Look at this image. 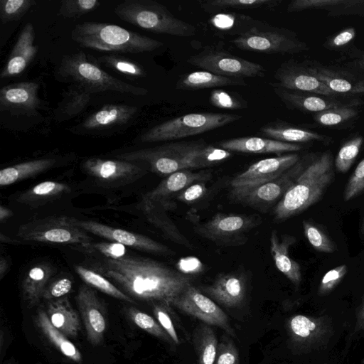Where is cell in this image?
<instances>
[{
    "mask_svg": "<svg viewBox=\"0 0 364 364\" xmlns=\"http://www.w3.org/2000/svg\"><path fill=\"white\" fill-rule=\"evenodd\" d=\"M71 38L82 47L124 53L151 52L163 46L156 39L117 25L90 21L77 24Z\"/></svg>",
    "mask_w": 364,
    "mask_h": 364,
    "instance_id": "4",
    "label": "cell"
},
{
    "mask_svg": "<svg viewBox=\"0 0 364 364\" xmlns=\"http://www.w3.org/2000/svg\"><path fill=\"white\" fill-rule=\"evenodd\" d=\"M89 342L100 344L104 338L107 322L102 304L96 292L87 286L80 287L76 296Z\"/></svg>",
    "mask_w": 364,
    "mask_h": 364,
    "instance_id": "22",
    "label": "cell"
},
{
    "mask_svg": "<svg viewBox=\"0 0 364 364\" xmlns=\"http://www.w3.org/2000/svg\"><path fill=\"white\" fill-rule=\"evenodd\" d=\"M55 163L54 159H40L2 168L0 171V186H9L40 174L53 167Z\"/></svg>",
    "mask_w": 364,
    "mask_h": 364,
    "instance_id": "37",
    "label": "cell"
},
{
    "mask_svg": "<svg viewBox=\"0 0 364 364\" xmlns=\"http://www.w3.org/2000/svg\"><path fill=\"white\" fill-rule=\"evenodd\" d=\"M142 210L149 222L166 238L189 250H194L193 243L181 232L164 207L155 203L142 202Z\"/></svg>",
    "mask_w": 364,
    "mask_h": 364,
    "instance_id": "32",
    "label": "cell"
},
{
    "mask_svg": "<svg viewBox=\"0 0 364 364\" xmlns=\"http://www.w3.org/2000/svg\"><path fill=\"white\" fill-rule=\"evenodd\" d=\"M355 34V28H345L329 37L324 43L323 46L329 50H340L349 45L354 40Z\"/></svg>",
    "mask_w": 364,
    "mask_h": 364,
    "instance_id": "57",
    "label": "cell"
},
{
    "mask_svg": "<svg viewBox=\"0 0 364 364\" xmlns=\"http://www.w3.org/2000/svg\"><path fill=\"white\" fill-rule=\"evenodd\" d=\"M360 232H361L362 235L364 236V218H363V223L361 225Z\"/></svg>",
    "mask_w": 364,
    "mask_h": 364,
    "instance_id": "63",
    "label": "cell"
},
{
    "mask_svg": "<svg viewBox=\"0 0 364 364\" xmlns=\"http://www.w3.org/2000/svg\"><path fill=\"white\" fill-rule=\"evenodd\" d=\"M210 104L220 109H242L247 107V102L240 95L222 89H214L210 95Z\"/></svg>",
    "mask_w": 364,
    "mask_h": 364,
    "instance_id": "49",
    "label": "cell"
},
{
    "mask_svg": "<svg viewBox=\"0 0 364 364\" xmlns=\"http://www.w3.org/2000/svg\"><path fill=\"white\" fill-rule=\"evenodd\" d=\"M223 86H247L244 79L224 77L206 70L194 71L180 77L176 88L181 90H198Z\"/></svg>",
    "mask_w": 364,
    "mask_h": 364,
    "instance_id": "33",
    "label": "cell"
},
{
    "mask_svg": "<svg viewBox=\"0 0 364 364\" xmlns=\"http://www.w3.org/2000/svg\"><path fill=\"white\" fill-rule=\"evenodd\" d=\"M97 0H62L58 15L65 18H79L99 7Z\"/></svg>",
    "mask_w": 364,
    "mask_h": 364,
    "instance_id": "50",
    "label": "cell"
},
{
    "mask_svg": "<svg viewBox=\"0 0 364 364\" xmlns=\"http://www.w3.org/2000/svg\"><path fill=\"white\" fill-rule=\"evenodd\" d=\"M70 191L71 187L66 183L46 181L21 193L18 196L16 200L26 205L36 208L55 200Z\"/></svg>",
    "mask_w": 364,
    "mask_h": 364,
    "instance_id": "34",
    "label": "cell"
},
{
    "mask_svg": "<svg viewBox=\"0 0 364 364\" xmlns=\"http://www.w3.org/2000/svg\"><path fill=\"white\" fill-rule=\"evenodd\" d=\"M270 85L273 92L289 109L316 114L341 106H360L363 102L357 97L326 96L311 92L290 90Z\"/></svg>",
    "mask_w": 364,
    "mask_h": 364,
    "instance_id": "17",
    "label": "cell"
},
{
    "mask_svg": "<svg viewBox=\"0 0 364 364\" xmlns=\"http://www.w3.org/2000/svg\"><path fill=\"white\" fill-rule=\"evenodd\" d=\"M34 42L35 29L31 23H28L21 30L0 73L1 79L16 76L27 68L38 51Z\"/></svg>",
    "mask_w": 364,
    "mask_h": 364,
    "instance_id": "25",
    "label": "cell"
},
{
    "mask_svg": "<svg viewBox=\"0 0 364 364\" xmlns=\"http://www.w3.org/2000/svg\"><path fill=\"white\" fill-rule=\"evenodd\" d=\"M296 238L289 235H282L279 238L276 230L270 235V252L275 266L294 285L299 286L301 282V267L291 259L289 250L296 242Z\"/></svg>",
    "mask_w": 364,
    "mask_h": 364,
    "instance_id": "27",
    "label": "cell"
},
{
    "mask_svg": "<svg viewBox=\"0 0 364 364\" xmlns=\"http://www.w3.org/2000/svg\"><path fill=\"white\" fill-rule=\"evenodd\" d=\"M259 133L266 138L283 142L298 144L318 141L329 144L332 139L316 132L289 124L283 121H274L263 125Z\"/></svg>",
    "mask_w": 364,
    "mask_h": 364,
    "instance_id": "28",
    "label": "cell"
},
{
    "mask_svg": "<svg viewBox=\"0 0 364 364\" xmlns=\"http://www.w3.org/2000/svg\"><path fill=\"white\" fill-rule=\"evenodd\" d=\"M46 312L53 326L67 337L77 336L80 330V318L67 297L48 301Z\"/></svg>",
    "mask_w": 364,
    "mask_h": 364,
    "instance_id": "30",
    "label": "cell"
},
{
    "mask_svg": "<svg viewBox=\"0 0 364 364\" xmlns=\"http://www.w3.org/2000/svg\"><path fill=\"white\" fill-rule=\"evenodd\" d=\"M229 113H190L156 125L139 137L144 143L166 141L203 134L240 120Z\"/></svg>",
    "mask_w": 364,
    "mask_h": 364,
    "instance_id": "7",
    "label": "cell"
},
{
    "mask_svg": "<svg viewBox=\"0 0 364 364\" xmlns=\"http://www.w3.org/2000/svg\"><path fill=\"white\" fill-rule=\"evenodd\" d=\"M14 215L13 211L4 207V205L0 206V220L2 223L6 219L11 218Z\"/></svg>",
    "mask_w": 364,
    "mask_h": 364,
    "instance_id": "62",
    "label": "cell"
},
{
    "mask_svg": "<svg viewBox=\"0 0 364 364\" xmlns=\"http://www.w3.org/2000/svg\"><path fill=\"white\" fill-rule=\"evenodd\" d=\"M36 323L43 336L58 351L73 362L80 363L82 358L77 348L50 321L46 311L39 309L36 316Z\"/></svg>",
    "mask_w": 364,
    "mask_h": 364,
    "instance_id": "35",
    "label": "cell"
},
{
    "mask_svg": "<svg viewBox=\"0 0 364 364\" xmlns=\"http://www.w3.org/2000/svg\"><path fill=\"white\" fill-rule=\"evenodd\" d=\"M73 287V282L68 278L58 279L48 286L45 289L42 299L48 301L64 297L70 293Z\"/></svg>",
    "mask_w": 364,
    "mask_h": 364,
    "instance_id": "56",
    "label": "cell"
},
{
    "mask_svg": "<svg viewBox=\"0 0 364 364\" xmlns=\"http://www.w3.org/2000/svg\"><path fill=\"white\" fill-rule=\"evenodd\" d=\"M218 146L228 151L247 154H276L299 151L302 146L259 136H241L220 141Z\"/></svg>",
    "mask_w": 364,
    "mask_h": 364,
    "instance_id": "26",
    "label": "cell"
},
{
    "mask_svg": "<svg viewBox=\"0 0 364 364\" xmlns=\"http://www.w3.org/2000/svg\"><path fill=\"white\" fill-rule=\"evenodd\" d=\"M363 144V137L360 135L353 136L346 141L340 147L335 159L334 164L338 171L347 172L354 163Z\"/></svg>",
    "mask_w": 364,
    "mask_h": 364,
    "instance_id": "44",
    "label": "cell"
},
{
    "mask_svg": "<svg viewBox=\"0 0 364 364\" xmlns=\"http://www.w3.org/2000/svg\"><path fill=\"white\" fill-rule=\"evenodd\" d=\"M304 235L311 246L318 252L332 253L336 246L319 227L307 220L302 222Z\"/></svg>",
    "mask_w": 364,
    "mask_h": 364,
    "instance_id": "47",
    "label": "cell"
},
{
    "mask_svg": "<svg viewBox=\"0 0 364 364\" xmlns=\"http://www.w3.org/2000/svg\"><path fill=\"white\" fill-rule=\"evenodd\" d=\"M238 350L230 338L223 336L218 346L214 364H239Z\"/></svg>",
    "mask_w": 364,
    "mask_h": 364,
    "instance_id": "53",
    "label": "cell"
},
{
    "mask_svg": "<svg viewBox=\"0 0 364 364\" xmlns=\"http://www.w3.org/2000/svg\"><path fill=\"white\" fill-rule=\"evenodd\" d=\"M94 92L80 84L72 85L64 92L58 107V114L63 119H70L82 112L88 105Z\"/></svg>",
    "mask_w": 364,
    "mask_h": 364,
    "instance_id": "39",
    "label": "cell"
},
{
    "mask_svg": "<svg viewBox=\"0 0 364 364\" xmlns=\"http://www.w3.org/2000/svg\"><path fill=\"white\" fill-rule=\"evenodd\" d=\"M122 21L161 34L191 37L196 28L173 15L167 8L152 0H126L114 9Z\"/></svg>",
    "mask_w": 364,
    "mask_h": 364,
    "instance_id": "5",
    "label": "cell"
},
{
    "mask_svg": "<svg viewBox=\"0 0 364 364\" xmlns=\"http://www.w3.org/2000/svg\"><path fill=\"white\" fill-rule=\"evenodd\" d=\"M316 156L305 154L279 177L246 191L230 193V196L236 202L258 210L275 206Z\"/></svg>",
    "mask_w": 364,
    "mask_h": 364,
    "instance_id": "11",
    "label": "cell"
},
{
    "mask_svg": "<svg viewBox=\"0 0 364 364\" xmlns=\"http://www.w3.org/2000/svg\"><path fill=\"white\" fill-rule=\"evenodd\" d=\"M38 84L21 82L7 85L0 90V109L13 114H31L39 108Z\"/></svg>",
    "mask_w": 364,
    "mask_h": 364,
    "instance_id": "24",
    "label": "cell"
},
{
    "mask_svg": "<svg viewBox=\"0 0 364 364\" xmlns=\"http://www.w3.org/2000/svg\"><path fill=\"white\" fill-rule=\"evenodd\" d=\"M308 9L328 11L329 16L360 14L364 12V0H294L287 6L288 12Z\"/></svg>",
    "mask_w": 364,
    "mask_h": 364,
    "instance_id": "29",
    "label": "cell"
},
{
    "mask_svg": "<svg viewBox=\"0 0 364 364\" xmlns=\"http://www.w3.org/2000/svg\"><path fill=\"white\" fill-rule=\"evenodd\" d=\"M189 64L224 77L241 78L263 77L266 69L260 64L225 50L205 47L187 59Z\"/></svg>",
    "mask_w": 364,
    "mask_h": 364,
    "instance_id": "12",
    "label": "cell"
},
{
    "mask_svg": "<svg viewBox=\"0 0 364 364\" xmlns=\"http://www.w3.org/2000/svg\"><path fill=\"white\" fill-rule=\"evenodd\" d=\"M262 221L257 215L218 213L194 228V231L218 246L237 247L247 242V233Z\"/></svg>",
    "mask_w": 364,
    "mask_h": 364,
    "instance_id": "10",
    "label": "cell"
},
{
    "mask_svg": "<svg viewBox=\"0 0 364 364\" xmlns=\"http://www.w3.org/2000/svg\"><path fill=\"white\" fill-rule=\"evenodd\" d=\"M193 341L198 364H214L218 343L213 328L208 325L199 326L196 331Z\"/></svg>",
    "mask_w": 364,
    "mask_h": 364,
    "instance_id": "41",
    "label": "cell"
},
{
    "mask_svg": "<svg viewBox=\"0 0 364 364\" xmlns=\"http://www.w3.org/2000/svg\"><path fill=\"white\" fill-rule=\"evenodd\" d=\"M84 171L100 181L112 185L131 183L145 175L146 166L123 160L92 157L82 164Z\"/></svg>",
    "mask_w": 364,
    "mask_h": 364,
    "instance_id": "20",
    "label": "cell"
},
{
    "mask_svg": "<svg viewBox=\"0 0 364 364\" xmlns=\"http://www.w3.org/2000/svg\"><path fill=\"white\" fill-rule=\"evenodd\" d=\"M58 75L69 82L83 85L94 93L114 91L134 95H145L148 90L123 82L106 73L97 64L91 61L83 52L63 56Z\"/></svg>",
    "mask_w": 364,
    "mask_h": 364,
    "instance_id": "6",
    "label": "cell"
},
{
    "mask_svg": "<svg viewBox=\"0 0 364 364\" xmlns=\"http://www.w3.org/2000/svg\"><path fill=\"white\" fill-rule=\"evenodd\" d=\"M3 364H11V363H9V361H6V362H5V363H3Z\"/></svg>",
    "mask_w": 364,
    "mask_h": 364,
    "instance_id": "64",
    "label": "cell"
},
{
    "mask_svg": "<svg viewBox=\"0 0 364 364\" xmlns=\"http://www.w3.org/2000/svg\"><path fill=\"white\" fill-rule=\"evenodd\" d=\"M340 62L342 65L364 74V51L352 50Z\"/></svg>",
    "mask_w": 364,
    "mask_h": 364,
    "instance_id": "59",
    "label": "cell"
},
{
    "mask_svg": "<svg viewBox=\"0 0 364 364\" xmlns=\"http://www.w3.org/2000/svg\"><path fill=\"white\" fill-rule=\"evenodd\" d=\"M212 177L210 171H193L181 170L167 176L159 185L146 193L142 202L155 203L164 207L166 210L174 208L171 198L176 196L188 186L197 182H205Z\"/></svg>",
    "mask_w": 364,
    "mask_h": 364,
    "instance_id": "21",
    "label": "cell"
},
{
    "mask_svg": "<svg viewBox=\"0 0 364 364\" xmlns=\"http://www.w3.org/2000/svg\"><path fill=\"white\" fill-rule=\"evenodd\" d=\"M274 77L276 82L271 84L284 89L326 96H345L329 89L309 70L304 61L289 60L282 63Z\"/></svg>",
    "mask_w": 364,
    "mask_h": 364,
    "instance_id": "19",
    "label": "cell"
},
{
    "mask_svg": "<svg viewBox=\"0 0 364 364\" xmlns=\"http://www.w3.org/2000/svg\"><path fill=\"white\" fill-rule=\"evenodd\" d=\"M171 307L161 303H154L153 306L154 314L164 331L170 336L173 342L179 344V338L169 315Z\"/></svg>",
    "mask_w": 364,
    "mask_h": 364,
    "instance_id": "55",
    "label": "cell"
},
{
    "mask_svg": "<svg viewBox=\"0 0 364 364\" xmlns=\"http://www.w3.org/2000/svg\"><path fill=\"white\" fill-rule=\"evenodd\" d=\"M231 43L242 50L267 54H294L309 49L294 32L264 21Z\"/></svg>",
    "mask_w": 364,
    "mask_h": 364,
    "instance_id": "9",
    "label": "cell"
},
{
    "mask_svg": "<svg viewBox=\"0 0 364 364\" xmlns=\"http://www.w3.org/2000/svg\"><path fill=\"white\" fill-rule=\"evenodd\" d=\"M75 269L79 277L87 284L115 299L132 304L135 303L130 296L117 288L107 277L100 273L81 265L75 266Z\"/></svg>",
    "mask_w": 364,
    "mask_h": 364,
    "instance_id": "40",
    "label": "cell"
},
{
    "mask_svg": "<svg viewBox=\"0 0 364 364\" xmlns=\"http://www.w3.org/2000/svg\"><path fill=\"white\" fill-rule=\"evenodd\" d=\"M96 269L128 295L170 307L174 299L193 281L188 274L150 258L137 256L105 258Z\"/></svg>",
    "mask_w": 364,
    "mask_h": 364,
    "instance_id": "1",
    "label": "cell"
},
{
    "mask_svg": "<svg viewBox=\"0 0 364 364\" xmlns=\"http://www.w3.org/2000/svg\"><path fill=\"white\" fill-rule=\"evenodd\" d=\"M264 21L235 12L219 13L209 19L211 26L219 33L236 36L244 35Z\"/></svg>",
    "mask_w": 364,
    "mask_h": 364,
    "instance_id": "36",
    "label": "cell"
},
{
    "mask_svg": "<svg viewBox=\"0 0 364 364\" xmlns=\"http://www.w3.org/2000/svg\"><path fill=\"white\" fill-rule=\"evenodd\" d=\"M127 315L141 329L166 342L173 341L157 320L150 315L134 307L127 309Z\"/></svg>",
    "mask_w": 364,
    "mask_h": 364,
    "instance_id": "46",
    "label": "cell"
},
{
    "mask_svg": "<svg viewBox=\"0 0 364 364\" xmlns=\"http://www.w3.org/2000/svg\"><path fill=\"white\" fill-rule=\"evenodd\" d=\"M364 191V159L360 161L346 183L343 198L345 201L355 198Z\"/></svg>",
    "mask_w": 364,
    "mask_h": 364,
    "instance_id": "52",
    "label": "cell"
},
{
    "mask_svg": "<svg viewBox=\"0 0 364 364\" xmlns=\"http://www.w3.org/2000/svg\"><path fill=\"white\" fill-rule=\"evenodd\" d=\"M202 289L213 301L229 308H236L242 305L245 298L246 277L238 272H223L211 284Z\"/></svg>",
    "mask_w": 364,
    "mask_h": 364,
    "instance_id": "23",
    "label": "cell"
},
{
    "mask_svg": "<svg viewBox=\"0 0 364 364\" xmlns=\"http://www.w3.org/2000/svg\"><path fill=\"white\" fill-rule=\"evenodd\" d=\"M207 192V188L205 182H197L181 191L176 195L178 200L191 203L201 198Z\"/></svg>",
    "mask_w": 364,
    "mask_h": 364,
    "instance_id": "58",
    "label": "cell"
},
{
    "mask_svg": "<svg viewBox=\"0 0 364 364\" xmlns=\"http://www.w3.org/2000/svg\"><path fill=\"white\" fill-rule=\"evenodd\" d=\"M9 262L6 257L1 256L0 258V279H2L9 269Z\"/></svg>",
    "mask_w": 364,
    "mask_h": 364,
    "instance_id": "61",
    "label": "cell"
},
{
    "mask_svg": "<svg viewBox=\"0 0 364 364\" xmlns=\"http://www.w3.org/2000/svg\"><path fill=\"white\" fill-rule=\"evenodd\" d=\"M355 330L364 332V295L357 314Z\"/></svg>",
    "mask_w": 364,
    "mask_h": 364,
    "instance_id": "60",
    "label": "cell"
},
{
    "mask_svg": "<svg viewBox=\"0 0 364 364\" xmlns=\"http://www.w3.org/2000/svg\"><path fill=\"white\" fill-rule=\"evenodd\" d=\"M96 60L126 75L134 77H143L146 76V73L142 66L123 56L105 55L100 56Z\"/></svg>",
    "mask_w": 364,
    "mask_h": 364,
    "instance_id": "45",
    "label": "cell"
},
{
    "mask_svg": "<svg viewBox=\"0 0 364 364\" xmlns=\"http://www.w3.org/2000/svg\"><path fill=\"white\" fill-rule=\"evenodd\" d=\"M309 70L333 92L345 96L364 95V74L342 65H327L303 60Z\"/></svg>",
    "mask_w": 364,
    "mask_h": 364,
    "instance_id": "16",
    "label": "cell"
},
{
    "mask_svg": "<svg viewBox=\"0 0 364 364\" xmlns=\"http://www.w3.org/2000/svg\"><path fill=\"white\" fill-rule=\"evenodd\" d=\"M89 250H97L106 258L117 259L127 255V247L115 242H90L82 246Z\"/></svg>",
    "mask_w": 364,
    "mask_h": 364,
    "instance_id": "54",
    "label": "cell"
},
{
    "mask_svg": "<svg viewBox=\"0 0 364 364\" xmlns=\"http://www.w3.org/2000/svg\"><path fill=\"white\" fill-rule=\"evenodd\" d=\"M232 156V152L210 145L203 139L178 141L118 154L115 158L146 165L160 176L181 170L213 166Z\"/></svg>",
    "mask_w": 364,
    "mask_h": 364,
    "instance_id": "2",
    "label": "cell"
},
{
    "mask_svg": "<svg viewBox=\"0 0 364 364\" xmlns=\"http://www.w3.org/2000/svg\"><path fill=\"white\" fill-rule=\"evenodd\" d=\"M137 109L136 107L126 105H106L87 117L81 125L85 129L94 130L124 124Z\"/></svg>",
    "mask_w": 364,
    "mask_h": 364,
    "instance_id": "31",
    "label": "cell"
},
{
    "mask_svg": "<svg viewBox=\"0 0 364 364\" xmlns=\"http://www.w3.org/2000/svg\"><path fill=\"white\" fill-rule=\"evenodd\" d=\"M287 329L291 343L301 351L326 346L333 333L332 324L326 316L295 315L289 318Z\"/></svg>",
    "mask_w": 364,
    "mask_h": 364,
    "instance_id": "14",
    "label": "cell"
},
{
    "mask_svg": "<svg viewBox=\"0 0 364 364\" xmlns=\"http://www.w3.org/2000/svg\"><path fill=\"white\" fill-rule=\"evenodd\" d=\"M333 165L329 151L316 155L274 206V220L284 221L320 200L333 181Z\"/></svg>",
    "mask_w": 364,
    "mask_h": 364,
    "instance_id": "3",
    "label": "cell"
},
{
    "mask_svg": "<svg viewBox=\"0 0 364 364\" xmlns=\"http://www.w3.org/2000/svg\"><path fill=\"white\" fill-rule=\"evenodd\" d=\"M358 105H346L314 114V122L321 126L336 127L355 119L359 114Z\"/></svg>",
    "mask_w": 364,
    "mask_h": 364,
    "instance_id": "43",
    "label": "cell"
},
{
    "mask_svg": "<svg viewBox=\"0 0 364 364\" xmlns=\"http://www.w3.org/2000/svg\"><path fill=\"white\" fill-rule=\"evenodd\" d=\"M172 306L208 325L220 327L230 336H235L234 329L225 313L213 299L192 284L174 299L171 303Z\"/></svg>",
    "mask_w": 364,
    "mask_h": 364,
    "instance_id": "13",
    "label": "cell"
},
{
    "mask_svg": "<svg viewBox=\"0 0 364 364\" xmlns=\"http://www.w3.org/2000/svg\"><path fill=\"white\" fill-rule=\"evenodd\" d=\"M348 272L346 264H341L327 272L323 277L318 288L319 296L330 294L343 280Z\"/></svg>",
    "mask_w": 364,
    "mask_h": 364,
    "instance_id": "51",
    "label": "cell"
},
{
    "mask_svg": "<svg viewBox=\"0 0 364 364\" xmlns=\"http://www.w3.org/2000/svg\"><path fill=\"white\" fill-rule=\"evenodd\" d=\"M76 218L48 216L21 225L17 237L28 242L55 244H78L82 247L92 242L87 232L76 224Z\"/></svg>",
    "mask_w": 364,
    "mask_h": 364,
    "instance_id": "8",
    "label": "cell"
},
{
    "mask_svg": "<svg viewBox=\"0 0 364 364\" xmlns=\"http://www.w3.org/2000/svg\"><path fill=\"white\" fill-rule=\"evenodd\" d=\"M281 0H205L200 1V7L207 12L226 9H274Z\"/></svg>",
    "mask_w": 364,
    "mask_h": 364,
    "instance_id": "42",
    "label": "cell"
},
{
    "mask_svg": "<svg viewBox=\"0 0 364 364\" xmlns=\"http://www.w3.org/2000/svg\"><path fill=\"white\" fill-rule=\"evenodd\" d=\"M300 158L297 154H289L259 160L231 180L230 193L246 191L272 181L293 166Z\"/></svg>",
    "mask_w": 364,
    "mask_h": 364,
    "instance_id": "15",
    "label": "cell"
},
{
    "mask_svg": "<svg viewBox=\"0 0 364 364\" xmlns=\"http://www.w3.org/2000/svg\"><path fill=\"white\" fill-rule=\"evenodd\" d=\"M76 224L87 232L120 243L126 247L153 254L172 256L175 252L168 246L163 245L146 235L110 227L92 220L76 219Z\"/></svg>",
    "mask_w": 364,
    "mask_h": 364,
    "instance_id": "18",
    "label": "cell"
},
{
    "mask_svg": "<svg viewBox=\"0 0 364 364\" xmlns=\"http://www.w3.org/2000/svg\"><path fill=\"white\" fill-rule=\"evenodd\" d=\"M35 0H0V19L6 23L21 18L33 6Z\"/></svg>",
    "mask_w": 364,
    "mask_h": 364,
    "instance_id": "48",
    "label": "cell"
},
{
    "mask_svg": "<svg viewBox=\"0 0 364 364\" xmlns=\"http://www.w3.org/2000/svg\"><path fill=\"white\" fill-rule=\"evenodd\" d=\"M52 274L53 269L46 263L38 264L26 273L22 289L24 298L30 306L36 305L42 299Z\"/></svg>",
    "mask_w": 364,
    "mask_h": 364,
    "instance_id": "38",
    "label": "cell"
}]
</instances>
